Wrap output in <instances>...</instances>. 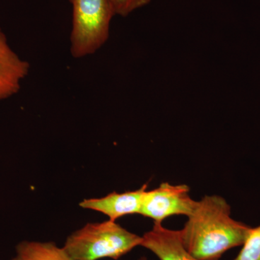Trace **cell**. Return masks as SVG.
Instances as JSON below:
<instances>
[{"mask_svg": "<svg viewBox=\"0 0 260 260\" xmlns=\"http://www.w3.org/2000/svg\"><path fill=\"white\" fill-rule=\"evenodd\" d=\"M250 226L232 217V208L219 195H206L179 230L186 250L200 260H220L226 251L242 246Z\"/></svg>", "mask_w": 260, "mask_h": 260, "instance_id": "obj_1", "label": "cell"}, {"mask_svg": "<svg viewBox=\"0 0 260 260\" xmlns=\"http://www.w3.org/2000/svg\"><path fill=\"white\" fill-rule=\"evenodd\" d=\"M143 237L109 220L87 223L69 236L63 248L75 260H117L138 246Z\"/></svg>", "mask_w": 260, "mask_h": 260, "instance_id": "obj_2", "label": "cell"}, {"mask_svg": "<svg viewBox=\"0 0 260 260\" xmlns=\"http://www.w3.org/2000/svg\"><path fill=\"white\" fill-rule=\"evenodd\" d=\"M73 6L70 51L74 58L91 55L109 39L116 15L112 0H70Z\"/></svg>", "mask_w": 260, "mask_h": 260, "instance_id": "obj_3", "label": "cell"}, {"mask_svg": "<svg viewBox=\"0 0 260 260\" xmlns=\"http://www.w3.org/2000/svg\"><path fill=\"white\" fill-rule=\"evenodd\" d=\"M189 191L186 184L162 183L155 189L145 191L139 215L152 219L155 223H162L174 215L188 217L197 204Z\"/></svg>", "mask_w": 260, "mask_h": 260, "instance_id": "obj_4", "label": "cell"}, {"mask_svg": "<svg viewBox=\"0 0 260 260\" xmlns=\"http://www.w3.org/2000/svg\"><path fill=\"white\" fill-rule=\"evenodd\" d=\"M147 184L135 191L111 193L102 198H90L80 202L84 209L95 210L107 215L109 220L116 221L126 215L140 214L143 195L147 190Z\"/></svg>", "mask_w": 260, "mask_h": 260, "instance_id": "obj_5", "label": "cell"}, {"mask_svg": "<svg viewBox=\"0 0 260 260\" xmlns=\"http://www.w3.org/2000/svg\"><path fill=\"white\" fill-rule=\"evenodd\" d=\"M30 64L10 47L0 28V102L18 93L28 75Z\"/></svg>", "mask_w": 260, "mask_h": 260, "instance_id": "obj_6", "label": "cell"}, {"mask_svg": "<svg viewBox=\"0 0 260 260\" xmlns=\"http://www.w3.org/2000/svg\"><path fill=\"white\" fill-rule=\"evenodd\" d=\"M141 246L160 260H200L183 245L179 231L167 229L162 223H154L151 230L145 233Z\"/></svg>", "mask_w": 260, "mask_h": 260, "instance_id": "obj_7", "label": "cell"}, {"mask_svg": "<svg viewBox=\"0 0 260 260\" xmlns=\"http://www.w3.org/2000/svg\"><path fill=\"white\" fill-rule=\"evenodd\" d=\"M10 260H75L54 242L23 241L15 248V255Z\"/></svg>", "mask_w": 260, "mask_h": 260, "instance_id": "obj_8", "label": "cell"}, {"mask_svg": "<svg viewBox=\"0 0 260 260\" xmlns=\"http://www.w3.org/2000/svg\"><path fill=\"white\" fill-rule=\"evenodd\" d=\"M242 246L234 260H260V225L250 228Z\"/></svg>", "mask_w": 260, "mask_h": 260, "instance_id": "obj_9", "label": "cell"}, {"mask_svg": "<svg viewBox=\"0 0 260 260\" xmlns=\"http://www.w3.org/2000/svg\"><path fill=\"white\" fill-rule=\"evenodd\" d=\"M151 0H112L116 15L126 17L135 10L146 6Z\"/></svg>", "mask_w": 260, "mask_h": 260, "instance_id": "obj_10", "label": "cell"}, {"mask_svg": "<svg viewBox=\"0 0 260 260\" xmlns=\"http://www.w3.org/2000/svg\"><path fill=\"white\" fill-rule=\"evenodd\" d=\"M138 260H148V259H147V258L145 257V256H142V257L140 258V259Z\"/></svg>", "mask_w": 260, "mask_h": 260, "instance_id": "obj_11", "label": "cell"}]
</instances>
